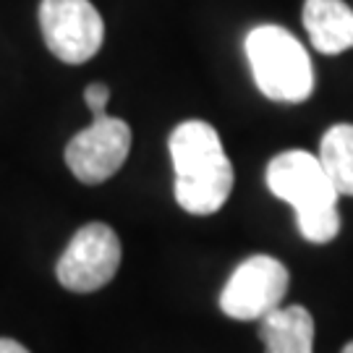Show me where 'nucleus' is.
I'll return each instance as SVG.
<instances>
[{"instance_id":"12","label":"nucleus","mask_w":353,"mask_h":353,"mask_svg":"<svg viewBox=\"0 0 353 353\" xmlns=\"http://www.w3.org/2000/svg\"><path fill=\"white\" fill-rule=\"evenodd\" d=\"M0 353H29L19 341H11V338H0Z\"/></svg>"},{"instance_id":"10","label":"nucleus","mask_w":353,"mask_h":353,"mask_svg":"<svg viewBox=\"0 0 353 353\" xmlns=\"http://www.w3.org/2000/svg\"><path fill=\"white\" fill-rule=\"evenodd\" d=\"M319 163L341 196H353V126L338 123L325 131L319 144Z\"/></svg>"},{"instance_id":"7","label":"nucleus","mask_w":353,"mask_h":353,"mask_svg":"<svg viewBox=\"0 0 353 353\" xmlns=\"http://www.w3.org/2000/svg\"><path fill=\"white\" fill-rule=\"evenodd\" d=\"M131 150V128L113 115H94L84 131L65 144V165L81 183L97 186L113 178Z\"/></svg>"},{"instance_id":"8","label":"nucleus","mask_w":353,"mask_h":353,"mask_svg":"<svg viewBox=\"0 0 353 353\" xmlns=\"http://www.w3.org/2000/svg\"><path fill=\"white\" fill-rule=\"evenodd\" d=\"M303 29L319 52L338 55L353 48V8L345 0H306Z\"/></svg>"},{"instance_id":"9","label":"nucleus","mask_w":353,"mask_h":353,"mask_svg":"<svg viewBox=\"0 0 353 353\" xmlns=\"http://www.w3.org/2000/svg\"><path fill=\"white\" fill-rule=\"evenodd\" d=\"M259 322L265 353H314V319L299 303L278 306Z\"/></svg>"},{"instance_id":"5","label":"nucleus","mask_w":353,"mask_h":353,"mask_svg":"<svg viewBox=\"0 0 353 353\" xmlns=\"http://www.w3.org/2000/svg\"><path fill=\"white\" fill-rule=\"evenodd\" d=\"M121 267V241L105 223L79 228L58 259L55 275L74 293H94L115 278Z\"/></svg>"},{"instance_id":"6","label":"nucleus","mask_w":353,"mask_h":353,"mask_svg":"<svg viewBox=\"0 0 353 353\" xmlns=\"http://www.w3.org/2000/svg\"><path fill=\"white\" fill-rule=\"evenodd\" d=\"M39 26L52 55L71 65L94 58L105 39V21L89 0H42Z\"/></svg>"},{"instance_id":"1","label":"nucleus","mask_w":353,"mask_h":353,"mask_svg":"<svg viewBox=\"0 0 353 353\" xmlns=\"http://www.w3.org/2000/svg\"><path fill=\"white\" fill-rule=\"evenodd\" d=\"M176 202L189 214H214L233 191V165L220 134L204 121H183L170 134Z\"/></svg>"},{"instance_id":"11","label":"nucleus","mask_w":353,"mask_h":353,"mask_svg":"<svg viewBox=\"0 0 353 353\" xmlns=\"http://www.w3.org/2000/svg\"><path fill=\"white\" fill-rule=\"evenodd\" d=\"M84 100H87L92 115H105V113H108L110 89L105 87V84H100V81H94V84H89L87 92H84Z\"/></svg>"},{"instance_id":"3","label":"nucleus","mask_w":353,"mask_h":353,"mask_svg":"<svg viewBox=\"0 0 353 353\" xmlns=\"http://www.w3.org/2000/svg\"><path fill=\"white\" fill-rule=\"evenodd\" d=\"M246 58L259 92L275 102H303L314 92L309 52L288 29L275 24L254 26L246 37Z\"/></svg>"},{"instance_id":"13","label":"nucleus","mask_w":353,"mask_h":353,"mask_svg":"<svg viewBox=\"0 0 353 353\" xmlns=\"http://www.w3.org/2000/svg\"><path fill=\"white\" fill-rule=\"evenodd\" d=\"M343 353H353V341L348 343V345H345V348H343Z\"/></svg>"},{"instance_id":"4","label":"nucleus","mask_w":353,"mask_h":353,"mask_svg":"<svg viewBox=\"0 0 353 353\" xmlns=\"http://www.w3.org/2000/svg\"><path fill=\"white\" fill-rule=\"evenodd\" d=\"M288 283V270L275 256L267 254L249 256L228 278L225 288L220 293V309L223 314L239 322L265 319L283 303Z\"/></svg>"},{"instance_id":"2","label":"nucleus","mask_w":353,"mask_h":353,"mask_svg":"<svg viewBox=\"0 0 353 353\" xmlns=\"http://www.w3.org/2000/svg\"><path fill=\"white\" fill-rule=\"evenodd\" d=\"M270 191L296 210V223L306 241L330 243L341 233V194L319 163V154L303 150L280 152L267 165Z\"/></svg>"}]
</instances>
